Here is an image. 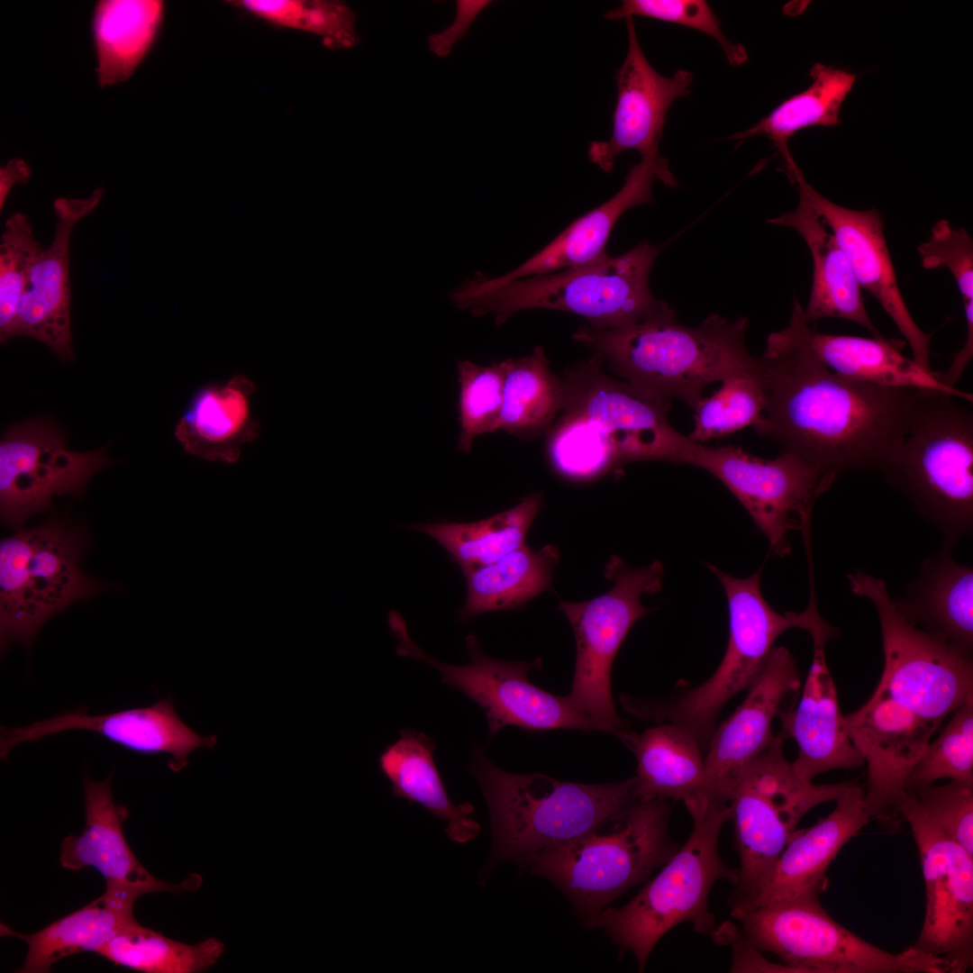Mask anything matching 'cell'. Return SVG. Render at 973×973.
Returning a JSON list of instances; mask_svg holds the SVG:
<instances>
[{"label": "cell", "instance_id": "cell-1", "mask_svg": "<svg viewBox=\"0 0 973 973\" xmlns=\"http://www.w3.org/2000/svg\"><path fill=\"white\" fill-rule=\"evenodd\" d=\"M794 300L787 327L771 332L758 358L765 406L756 432L834 474L878 472L896 457L920 389L883 386L835 373L804 339Z\"/></svg>", "mask_w": 973, "mask_h": 973}, {"label": "cell", "instance_id": "cell-2", "mask_svg": "<svg viewBox=\"0 0 973 973\" xmlns=\"http://www.w3.org/2000/svg\"><path fill=\"white\" fill-rule=\"evenodd\" d=\"M596 356L561 377L562 409L549 429L547 453L554 470L588 481L632 461L689 464L696 442L669 423V404L650 399L603 369Z\"/></svg>", "mask_w": 973, "mask_h": 973}, {"label": "cell", "instance_id": "cell-3", "mask_svg": "<svg viewBox=\"0 0 973 973\" xmlns=\"http://www.w3.org/2000/svg\"><path fill=\"white\" fill-rule=\"evenodd\" d=\"M749 318L711 314L696 327L676 320L668 304L651 317L614 330L583 324L572 339L590 349L641 395L669 404L677 398L694 411L710 383L759 369L745 343Z\"/></svg>", "mask_w": 973, "mask_h": 973}, {"label": "cell", "instance_id": "cell-4", "mask_svg": "<svg viewBox=\"0 0 973 973\" xmlns=\"http://www.w3.org/2000/svg\"><path fill=\"white\" fill-rule=\"evenodd\" d=\"M663 245L641 242L622 255L606 252L587 264L548 274L499 281L482 273L450 294L453 304L473 315L493 314L496 324L523 310L569 312L596 330L621 329L659 313L649 278Z\"/></svg>", "mask_w": 973, "mask_h": 973}, {"label": "cell", "instance_id": "cell-5", "mask_svg": "<svg viewBox=\"0 0 973 973\" xmlns=\"http://www.w3.org/2000/svg\"><path fill=\"white\" fill-rule=\"evenodd\" d=\"M468 771L486 799L491 822V857L484 878L500 861L521 868L546 849L571 841L623 813L638 799L636 778L604 784L515 774L495 766L475 746ZM483 880V879H482Z\"/></svg>", "mask_w": 973, "mask_h": 973}, {"label": "cell", "instance_id": "cell-6", "mask_svg": "<svg viewBox=\"0 0 973 973\" xmlns=\"http://www.w3.org/2000/svg\"><path fill=\"white\" fill-rule=\"evenodd\" d=\"M693 820L692 832L677 851L622 907H606L593 927L604 928L623 950L635 956L643 971L657 942L680 923H690L700 934L712 935L715 918L709 910L713 886L725 879L736 885L738 868H729L719 854V834L730 820L727 802L717 797L686 806Z\"/></svg>", "mask_w": 973, "mask_h": 973}, {"label": "cell", "instance_id": "cell-7", "mask_svg": "<svg viewBox=\"0 0 973 973\" xmlns=\"http://www.w3.org/2000/svg\"><path fill=\"white\" fill-rule=\"evenodd\" d=\"M668 800H637L587 832L544 850L528 865L556 885L587 925L628 888L646 882L679 849Z\"/></svg>", "mask_w": 973, "mask_h": 973}, {"label": "cell", "instance_id": "cell-8", "mask_svg": "<svg viewBox=\"0 0 973 973\" xmlns=\"http://www.w3.org/2000/svg\"><path fill=\"white\" fill-rule=\"evenodd\" d=\"M950 393L921 389L909 430L884 477L940 529L951 550L973 528V413Z\"/></svg>", "mask_w": 973, "mask_h": 973}, {"label": "cell", "instance_id": "cell-9", "mask_svg": "<svg viewBox=\"0 0 973 973\" xmlns=\"http://www.w3.org/2000/svg\"><path fill=\"white\" fill-rule=\"evenodd\" d=\"M708 568L724 589L729 612L728 643L718 668L701 685L669 701H643L626 695L622 699L624 710L640 719L683 727L703 750H706L716 728L722 708L748 688L776 640L791 628L807 631L819 614L814 593L802 613L780 614L772 608L760 589V569L740 578L710 564Z\"/></svg>", "mask_w": 973, "mask_h": 973}, {"label": "cell", "instance_id": "cell-10", "mask_svg": "<svg viewBox=\"0 0 973 973\" xmlns=\"http://www.w3.org/2000/svg\"><path fill=\"white\" fill-rule=\"evenodd\" d=\"M785 741L777 732L760 753L731 771L717 791L729 805L740 858L732 907L755 897L800 820L814 807L834 801L851 782L804 780L784 755Z\"/></svg>", "mask_w": 973, "mask_h": 973}, {"label": "cell", "instance_id": "cell-11", "mask_svg": "<svg viewBox=\"0 0 973 973\" xmlns=\"http://www.w3.org/2000/svg\"><path fill=\"white\" fill-rule=\"evenodd\" d=\"M86 527L67 516L22 528L0 541V645L30 647L51 617L113 587L80 567Z\"/></svg>", "mask_w": 973, "mask_h": 973}, {"label": "cell", "instance_id": "cell-12", "mask_svg": "<svg viewBox=\"0 0 973 973\" xmlns=\"http://www.w3.org/2000/svg\"><path fill=\"white\" fill-rule=\"evenodd\" d=\"M742 937L796 973H950L940 958L910 947L889 952L832 918L820 898L732 908Z\"/></svg>", "mask_w": 973, "mask_h": 973}, {"label": "cell", "instance_id": "cell-13", "mask_svg": "<svg viewBox=\"0 0 973 973\" xmlns=\"http://www.w3.org/2000/svg\"><path fill=\"white\" fill-rule=\"evenodd\" d=\"M605 576L614 582L606 593L588 601L559 600V610L572 626L576 641L569 696L598 731L615 735L628 747L635 732L615 710L611 689L612 667L632 625L651 612L642 605L641 596L660 590L664 568L659 561L630 568L613 556Z\"/></svg>", "mask_w": 973, "mask_h": 973}, {"label": "cell", "instance_id": "cell-14", "mask_svg": "<svg viewBox=\"0 0 973 973\" xmlns=\"http://www.w3.org/2000/svg\"><path fill=\"white\" fill-rule=\"evenodd\" d=\"M848 580L854 595L871 601L879 619L884 667L874 692L941 725L973 696L972 656L906 621L883 579L857 569Z\"/></svg>", "mask_w": 973, "mask_h": 973}, {"label": "cell", "instance_id": "cell-15", "mask_svg": "<svg viewBox=\"0 0 973 973\" xmlns=\"http://www.w3.org/2000/svg\"><path fill=\"white\" fill-rule=\"evenodd\" d=\"M388 624L397 640L396 653L436 669L441 681L476 702L485 713L488 735L513 725L527 732L559 729L598 731L593 721L569 695L555 696L530 682L528 674L541 660L514 662L487 656L477 638L469 634L466 647L467 665H450L426 654L410 638L405 622L396 612L388 614Z\"/></svg>", "mask_w": 973, "mask_h": 973}, {"label": "cell", "instance_id": "cell-16", "mask_svg": "<svg viewBox=\"0 0 973 973\" xmlns=\"http://www.w3.org/2000/svg\"><path fill=\"white\" fill-rule=\"evenodd\" d=\"M689 464L708 471L732 493L780 557L791 552L790 531L810 537L815 502L837 478L788 451L763 459L732 445L696 443Z\"/></svg>", "mask_w": 973, "mask_h": 973}, {"label": "cell", "instance_id": "cell-17", "mask_svg": "<svg viewBox=\"0 0 973 973\" xmlns=\"http://www.w3.org/2000/svg\"><path fill=\"white\" fill-rule=\"evenodd\" d=\"M50 417L10 425L0 442V518L14 531L45 513L60 495L82 496L90 479L111 465L107 447L77 452L66 446Z\"/></svg>", "mask_w": 973, "mask_h": 973}, {"label": "cell", "instance_id": "cell-18", "mask_svg": "<svg viewBox=\"0 0 973 973\" xmlns=\"http://www.w3.org/2000/svg\"><path fill=\"white\" fill-rule=\"evenodd\" d=\"M900 813L921 859L925 910L917 950L944 959L950 973L973 968V856L943 833L905 790Z\"/></svg>", "mask_w": 973, "mask_h": 973}, {"label": "cell", "instance_id": "cell-19", "mask_svg": "<svg viewBox=\"0 0 973 973\" xmlns=\"http://www.w3.org/2000/svg\"><path fill=\"white\" fill-rule=\"evenodd\" d=\"M850 741L867 763L865 805L871 820L896 830L907 778L941 725L891 697L873 692L858 710L844 715Z\"/></svg>", "mask_w": 973, "mask_h": 973}, {"label": "cell", "instance_id": "cell-20", "mask_svg": "<svg viewBox=\"0 0 973 973\" xmlns=\"http://www.w3.org/2000/svg\"><path fill=\"white\" fill-rule=\"evenodd\" d=\"M793 182L835 236L860 286L879 303L909 344L913 359L923 368L930 365L932 333L915 323L901 294L887 244L883 220L878 210H853L839 205L819 194L798 171Z\"/></svg>", "mask_w": 973, "mask_h": 973}, {"label": "cell", "instance_id": "cell-21", "mask_svg": "<svg viewBox=\"0 0 973 973\" xmlns=\"http://www.w3.org/2000/svg\"><path fill=\"white\" fill-rule=\"evenodd\" d=\"M814 651L798 705L781 709L778 733L797 744V756L791 762L804 780H813L833 769H854L864 760L850 741L841 713L834 680L828 668L825 645L837 631L821 616L807 631Z\"/></svg>", "mask_w": 973, "mask_h": 973}, {"label": "cell", "instance_id": "cell-22", "mask_svg": "<svg viewBox=\"0 0 973 973\" xmlns=\"http://www.w3.org/2000/svg\"><path fill=\"white\" fill-rule=\"evenodd\" d=\"M628 50L616 71V105L613 130L607 141L589 144V160L605 172H611L616 157L628 150L641 156L659 150L669 106L689 95L693 73L678 69L670 77L656 71L640 45L633 17H626Z\"/></svg>", "mask_w": 973, "mask_h": 973}, {"label": "cell", "instance_id": "cell-23", "mask_svg": "<svg viewBox=\"0 0 973 973\" xmlns=\"http://www.w3.org/2000/svg\"><path fill=\"white\" fill-rule=\"evenodd\" d=\"M70 730L96 732L110 741L141 754H167L174 771L183 768L188 755L215 745L214 736H201L177 715L169 698L142 708L91 715L73 711L24 727H2L0 755L5 759L16 745Z\"/></svg>", "mask_w": 973, "mask_h": 973}, {"label": "cell", "instance_id": "cell-24", "mask_svg": "<svg viewBox=\"0 0 973 973\" xmlns=\"http://www.w3.org/2000/svg\"><path fill=\"white\" fill-rule=\"evenodd\" d=\"M104 194L98 188L86 199L55 200L53 240L37 257L17 308L13 338L36 339L66 363L75 358L70 328L69 240L73 227L98 205Z\"/></svg>", "mask_w": 973, "mask_h": 973}, {"label": "cell", "instance_id": "cell-25", "mask_svg": "<svg viewBox=\"0 0 973 973\" xmlns=\"http://www.w3.org/2000/svg\"><path fill=\"white\" fill-rule=\"evenodd\" d=\"M864 795L851 781L834 800L832 813L809 828L796 830L755 897L737 907L819 897L832 860L871 820Z\"/></svg>", "mask_w": 973, "mask_h": 973}, {"label": "cell", "instance_id": "cell-26", "mask_svg": "<svg viewBox=\"0 0 973 973\" xmlns=\"http://www.w3.org/2000/svg\"><path fill=\"white\" fill-rule=\"evenodd\" d=\"M113 776L95 782L85 777L84 806L86 826L79 835L66 837L60 846V865L67 869H96L105 883L138 887L154 892L195 891L202 884L198 874L183 882L170 884L151 875L131 850L123 831L129 815L126 807L116 805L112 794Z\"/></svg>", "mask_w": 973, "mask_h": 973}, {"label": "cell", "instance_id": "cell-27", "mask_svg": "<svg viewBox=\"0 0 973 973\" xmlns=\"http://www.w3.org/2000/svg\"><path fill=\"white\" fill-rule=\"evenodd\" d=\"M796 657L773 647L764 666L748 687L743 702L715 728L706 747L705 766L712 795L733 769L760 753L772 741L771 724L785 698L799 690Z\"/></svg>", "mask_w": 973, "mask_h": 973}, {"label": "cell", "instance_id": "cell-28", "mask_svg": "<svg viewBox=\"0 0 973 973\" xmlns=\"http://www.w3.org/2000/svg\"><path fill=\"white\" fill-rule=\"evenodd\" d=\"M655 180L669 187L677 186L668 160L659 150L642 155L639 163L630 167L623 186L614 196L577 219L545 248L496 279L509 281L553 273L594 261L605 252L608 237L625 211L653 203Z\"/></svg>", "mask_w": 973, "mask_h": 973}, {"label": "cell", "instance_id": "cell-29", "mask_svg": "<svg viewBox=\"0 0 973 973\" xmlns=\"http://www.w3.org/2000/svg\"><path fill=\"white\" fill-rule=\"evenodd\" d=\"M796 210L768 220L796 230L805 241L813 260V282L803 317L810 325L823 318L844 319L864 327L873 337H884L871 321L861 288L835 236L799 190Z\"/></svg>", "mask_w": 973, "mask_h": 973}, {"label": "cell", "instance_id": "cell-30", "mask_svg": "<svg viewBox=\"0 0 973 973\" xmlns=\"http://www.w3.org/2000/svg\"><path fill=\"white\" fill-rule=\"evenodd\" d=\"M143 888L106 883L105 893L32 934L17 932L1 923V936L15 937L28 945L19 973H46L58 960L83 951L96 952L127 926L136 923L135 901Z\"/></svg>", "mask_w": 973, "mask_h": 973}, {"label": "cell", "instance_id": "cell-31", "mask_svg": "<svg viewBox=\"0 0 973 973\" xmlns=\"http://www.w3.org/2000/svg\"><path fill=\"white\" fill-rule=\"evenodd\" d=\"M255 392L253 382L242 375L197 390L174 431L184 450L207 461H237L241 447L260 432L250 410Z\"/></svg>", "mask_w": 973, "mask_h": 973}, {"label": "cell", "instance_id": "cell-32", "mask_svg": "<svg viewBox=\"0 0 973 973\" xmlns=\"http://www.w3.org/2000/svg\"><path fill=\"white\" fill-rule=\"evenodd\" d=\"M906 594L893 598L912 625L945 639L959 650L973 651V569L942 548L924 559Z\"/></svg>", "mask_w": 973, "mask_h": 973}, {"label": "cell", "instance_id": "cell-33", "mask_svg": "<svg viewBox=\"0 0 973 973\" xmlns=\"http://www.w3.org/2000/svg\"><path fill=\"white\" fill-rule=\"evenodd\" d=\"M802 335L817 359L832 371L859 381L883 386L938 390L968 403L973 396L950 388L938 373L923 368L902 352L904 342L886 337L864 338L815 332L799 313Z\"/></svg>", "mask_w": 973, "mask_h": 973}, {"label": "cell", "instance_id": "cell-34", "mask_svg": "<svg viewBox=\"0 0 973 973\" xmlns=\"http://www.w3.org/2000/svg\"><path fill=\"white\" fill-rule=\"evenodd\" d=\"M435 747L424 732L404 729L381 753L378 767L396 797L421 805L446 823L450 840L467 843L478 835L480 825L472 816L470 803L455 805L450 798L433 759Z\"/></svg>", "mask_w": 973, "mask_h": 973}, {"label": "cell", "instance_id": "cell-35", "mask_svg": "<svg viewBox=\"0 0 973 973\" xmlns=\"http://www.w3.org/2000/svg\"><path fill=\"white\" fill-rule=\"evenodd\" d=\"M628 748L637 761L639 800H682L687 805L714 797L707 781L703 749L683 727L659 723L635 733Z\"/></svg>", "mask_w": 973, "mask_h": 973}, {"label": "cell", "instance_id": "cell-36", "mask_svg": "<svg viewBox=\"0 0 973 973\" xmlns=\"http://www.w3.org/2000/svg\"><path fill=\"white\" fill-rule=\"evenodd\" d=\"M164 3L158 0H103L93 15V36L101 86L128 79L159 32Z\"/></svg>", "mask_w": 973, "mask_h": 973}, {"label": "cell", "instance_id": "cell-37", "mask_svg": "<svg viewBox=\"0 0 973 973\" xmlns=\"http://www.w3.org/2000/svg\"><path fill=\"white\" fill-rule=\"evenodd\" d=\"M559 559L552 544L538 550L524 544L494 562L463 570L467 597L461 619L523 606L550 588Z\"/></svg>", "mask_w": 973, "mask_h": 973}, {"label": "cell", "instance_id": "cell-38", "mask_svg": "<svg viewBox=\"0 0 973 973\" xmlns=\"http://www.w3.org/2000/svg\"><path fill=\"white\" fill-rule=\"evenodd\" d=\"M810 76L813 83L809 87L783 101L753 126L728 139L739 141L757 135L768 137L784 156L787 175L793 173L797 166L788 150L789 138L808 127L838 125L841 104L857 80L855 74L822 63L813 65Z\"/></svg>", "mask_w": 973, "mask_h": 973}, {"label": "cell", "instance_id": "cell-39", "mask_svg": "<svg viewBox=\"0 0 973 973\" xmlns=\"http://www.w3.org/2000/svg\"><path fill=\"white\" fill-rule=\"evenodd\" d=\"M542 506L541 493H532L516 505L472 523L416 524L440 543L463 570L489 564L525 544L526 535Z\"/></svg>", "mask_w": 973, "mask_h": 973}, {"label": "cell", "instance_id": "cell-40", "mask_svg": "<svg viewBox=\"0 0 973 973\" xmlns=\"http://www.w3.org/2000/svg\"><path fill=\"white\" fill-rule=\"evenodd\" d=\"M563 399L561 377L551 371L542 346L527 357L508 359L497 431L523 439L548 432Z\"/></svg>", "mask_w": 973, "mask_h": 973}, {"label": "cell", "instance_id": "cell-41", "mask_svg": "<svg viewBox=\"0 0 973 973\" xmlns=\"http://www.w3.org/2000/svg\"><path fill=\"white\" fill-rule=\"evenodd\" d=\"M223 951L224 946L217 939L186 944L136 922L122 930L96 953L115 965L141 972L196 973L214 965Z\"/></svg>", "mask_w": 973, "mask_h": 973}, {"label": "cell", "instance_id": "cell-42", "mask_svg": "<svg viewBox=\"0 0 973 973\" xmlns=\"http://www.w3.org/2000/svg\"><path fill=\"white\" fill-rule=\"evenodd\" d=\"M238 5L271 23L319 36L331 49H349L359 42L356 15L341 2L242 0Z\"/></svg>", "mask_w": 973, "mask_h": 973}, {"label": "cell", "instance_id": "cell-43", "mask_svg": "<svg viewBox=\"0 0 973 973\" xmlns=\"http://www.w3.org/2000/svg\"><path fill=\"white\" fill-rule=\"evenodd\" d=\"M765 395L759 368L740 373L723 381L710 397L703 398L695 410L690 441L701 443L719 438L746 426H755L764 410Z\"/></svg>", "mask_w": 973, "mask_h": 973}, {"label": "cell", "instance_id": "cell-44", "mask_svg": "<svg viewBox=\"0 0 973 973\" xmlns=\"http://www.w3.org/2000/svg\"><path fill=\"white\" fill-rule=\"evenodd\" d=\"M508 359L491 366L458 362L459 450L469 453L475 439L497 432Z\"/></svg>", "mask_w": 973, "mask_h": 973}, {"label": "cell", "instance_id": "cell-45", "mask_svg": "<svg viewBox=\"0 0 973 973\" xmlns=\"http://www.w3.org/2000/svg\"><path fill=\"white\" fill-rule=\"evenodd\" d=\"M942 778L973 781V696L952 713L939 736L928 743L907 778L905 790Z\"/></svg>", "mask_w": 973, "mask_h": 973}, {"label": "cell", "instance_id": "cell-46", "mask_svg": "<svg viewBox=\"0 0 973 973\" xmlns=\"http://www.w3.org/2000/svg\"><path fill=\"white\" fill-rule=\"evenodd\" d=\"M42 250L26 215L15 213L6 220L0 245L1 342L13 339L18 305Z\"/></svg>", "mask_w": 973, "mask_h": 973}, {"label": "cell", "instance_id": "cell-47", "mask_svg": "<svg viewBox=\"0 0 973 973\" xmlns=\"http://www.w3.org/2000/svg\"><path fill=\"white\" fill-rule=\"evenodd\" d=\"M635 15L664 21L702 32L718 42L732 66L748 59L745 47L732 42L720 27V22L704 0H624L605 14L607 20L625 19Z\"/></svg>", "mask_w": 973, "mask_h": 973}, {"label": "cell", "instance_id": "cell-48", "mask_svg": "<svg viewBox=\"0 0 973 973\" xmlns=\"http://www.w3.org/2000/svg\"><path fill=\"white\" fill-rule=\"evenodd\" d=\"M907 791L943 833L973 856V781L950 779Z\"/></svg>", "mask_w": 973, "mask_h": 973}, {"label": "cell", "instance_id": "cell-49", "mask_svg": "<svg viewBox=\"0 0 973 973\" xmlns=\"http://www.w3.org/2000/svg\"><path fill=\"white\" fill-rule=\"evenodd\" d=\"M918 252L924 268L949 269L963 303L973 300V240L965 228L955 229L947 220L938 221Z\"/></svg>", "mask_w": 973, "mask_h": 973}, {"label": "cell", "instance_id": "cell-50", "mask_svg": "<svg viewBox=\"0 0 973 973\" xmlns=\"http://www.w3.org/2000/svg\"><path fill=\"white\" fill-rule=\"evenodd\" d=\"M490 4L485 0H459L456 5L455 18L450 26L440 32L432 33L427 41L429 50L438 57L449 56L454 45L468 32L471 23Z\"/></svg>", "mask_w": 973, "mask_h": 973}, {"label": "cell", "instance_id": "cell-51", "mask_svg": "<svg viewBox=\"0 0 973 973\" xmlns=\"http://www.w3.org/2000/svg\"><path fill=\"white\" fill-rule=\"evenodd\" d=\"M966 320V338L962 348L953 356L951 364L945 373H938L941 383L950 388L956 384L973 357V300L963 303Z\"/></svg>", "mask_w": 973, "mask_h": 973}, {"label": "cell", "instance_id": "cell-52", "mask_svg": "<svg viewBox=\"0 0 973 973\" xmlns=\"http://www.w3.org/2000/svg\"><path fill=\"white\" fill-rule=\"evenodd\" d=\"M31 170L27 164L19 159L9 161L0 170V208L2 209L11 188L16 184H24L30 177Z\"/></svg>", "mask_w": 973, "mask_h": 973}]
</instances>
